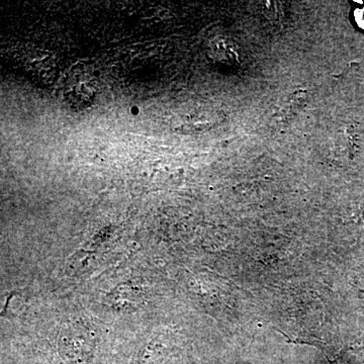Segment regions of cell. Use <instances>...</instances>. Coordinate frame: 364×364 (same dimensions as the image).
I'll list each match as a JSON object with an SVG mask.
<instances>
[{"mask_svg":"<svg viewBox=\"0 0 364 364\" xmlns=\"http://www.w3.org/2000/svg\"><path fill=\"white\" fill-rule=\"evenodd\" d=\"M97 79L85 63L74 64L62 79V97L71 109H85L97 97Z\"/></svg>","mask_w":364,"mask_h":364,"instance_id":"obj_1","label":"cell"},{"mask_svg":"<svg viewBox=\"0 0 364 364\" xmlns=\"http://www.w3.org/2000/svg\"><path fill=\"white\" fill-rule=\"evenodd\" d=\"M26 70L39 82H54L56 76V63L51 55L45 52L31 53L25 58Z\"/></svg>","mask_w":364,"mask_h":364,"instance_id":"obj_2","label":"cell"},{"mask_svg":"<svg viewBox=\"0 0 364 364\" xmlns=\"http://www.w3.org/2000/svg\"><path fill=\"white\" fill-rule=\"evenodd\" d=\"M354 18H355L356 23H358L359 28L364 30V7L363 9H356L355 13H354Z\"/></svg>","mask_w":364,"mask_h":364,"instance_id":"obj_3","label":"cell"}]
</instances>
